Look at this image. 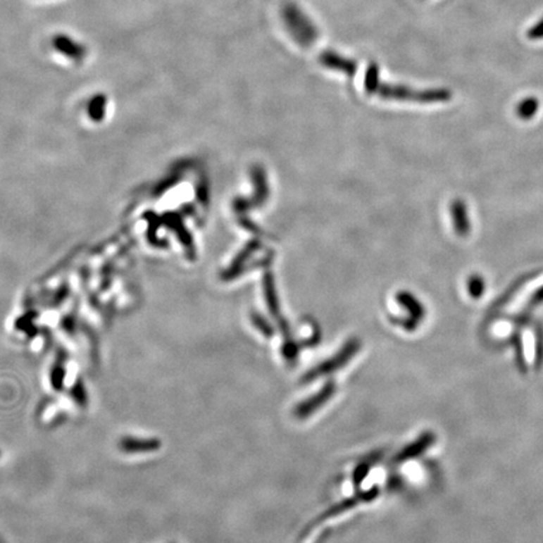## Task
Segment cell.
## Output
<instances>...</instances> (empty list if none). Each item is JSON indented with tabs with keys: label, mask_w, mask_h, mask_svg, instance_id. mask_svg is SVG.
<instances>
[{
	"label": "cell",
	"mask_w": 543,
	"mask_h": 543,
	"mask_svg": "<svg viewBox=\"0 0 543 543\" xmlns=\"http://www.w3.org/2000/svg\"><path fill=\"white\" fill-rule=\"evenodd\" d=\"M360 347H361V344H360L358 339H350L344 346V349H341L335 356L328 358L326 361L322 362L320 365H317L316 368L310 370L302 377V381H304V384H308V382L313 381V380L318 379L321 376H326L328 374H332V373L337 371L339 368H344L346 363L356 355L357 351L360 350Z\"/></svg>",
	"instance_id": "obj_1"
},
{
	"label": "cell",
	"mask_w": 543,
	"mask_h": 543,
	"mask_svg": "<svg viewBox=\"0 0 543 543\" xmlns=\"http://www.w3.org/2000/svg\"><path fill=\"white\" fill-rule=\"evenodd\" d=\"M335 392H336L335 382L328 381L327 384L323 386L321 390L315 394L313 397H308L302 403L298 404L297 406L294 408V416L298 419H306L311 415L315 414L317 410L321 409L322 406L335 395Z\"/></svg>",
	"instance_id": "obj_2"
},
{
	"label": "cell",
	"mask_w": 543,
	"mask_h": 543,
	"mask_svg": "<svg viewBox=\"0 0 543 543\" xmlns=\"http://www.w3.org/2000/svg\"><path fill=\"white\" fill-rule=\"evenodd\" d=\"M377 496H379V488H377V487H374V488H371V489H368V491L358 493V494L352 497V498H347L345 501L335 504L331 508L327 509L325 513L321 514V516L315 520V525L310 527V530L315 528L316 526H318L323 520H328V518H332V517H336V516H339V514L344 513L345 511H349V509L356 507L357 504H360L361 502H371V501H374L375 498Z\"/></svg>",
	"instance_id": "obj_3"
},
{
	"label": "cell",
	"mask_w": 543,
	"mask_h": 543,
	"mask_svg": "<svg viewBox=\"0 0 543 543\" xmlns=\"http://www.w3.org/2000/svg\"><path fill=\"white\" fill-rule=\"evenodd\" d=\"M435 442V435L432 432H424L421 434L419 438L415 440L414 443L406 445L395 458L397 463H403V461H410V459H415L418 456H421L425 450L429 449Z\"/></svg>",
	"instance_id": "obj_4"
},
{
	"label": "cell",
	"mask_w": 543,
	"mask_h": 543,
	"mask_svg": "<svg viewBox=\"0 0 543 543\" xmlns=\"http://www.w3.org/2000/svg\"><path fill=\"white\" fill-rule=\"evenodd\" d=\"M399 304H403L406 310L409 311L410 318L405 320L401 326L406 330H415L419 325V321L424 317V307L421 306L415 297L406 292H401L397 296Z\"/></svg>",
	"instance_id": "obj_5"
},
{
	"label": "cell",
	"mask_w": 543,
	"mask_h": 543,
	"mask_svg": "<svg viewBox=\"0 0 543 543\" xmlns=\"http://www.w3.org/2000/svg\"><path fill=\"white\" fill-rule=\"evenodd\" d=\"M451 216L454 219V228L459 235H467L469 233V219H468L467 208L461 200H456L451 205Z\"/></svg>",
	"instance_id": "obj_6"
},
{
	"label": "cell",
	"mask_w": 543,
	"mask_h": 543,
	"mask_svg": "<svg viewBox=\"0 0 543 543\" xmlns=\"http://www.w3.org/2000/svg\"><path fill=\"white\" fill-rule=\"evenodd\" d=\"M54 47L58 49L59 52L65 53L70 57L73 58H80L82 57L83 53H85V48L81 44H77L75 42L63 37V35H58L56 39H54Z\"/></svg>",
	"instance_id": "obj_7"
},
{
	"label": "cell",
	"mask_w": 543,
	"mask_h": 543,
	"mask_svg": "<svg viewBox=\"0 0 543 543\" xmlns=\"http://www.w3.org/2000/svg\"><path fill=\"white\" fill-rule=\"evenodd\" d=\"M264 291H266V298H267V304H268L270 313L275 316V317H278V315H280V304H278V301H277L275 286H273V278L270 277V275H266V278H264Z\"/></svg>",
	"instance_id": "obj_8"
},
{
	"label": "cell",
	"mask_w": 543,
	"mask_h": 543,
	"mask_svg": "<svg viewBox=\"0 0 543 543\" xmlns=\"http://www.w3.org/2000/svg\"><path fill=\"white\" fill-rule=\"evenodd\" d=\"M538 107H539V102L536 97H527L522 99L517 106V113L522 120H530L537 113Z\"/></svg>",
	"instance_id": "obj_9"
},
{
	"label": "cell",
	"mask_w": 543,
	"mask_h": 543,
	"mask_svg": "<svg viewBox=\"0 0 543 543\" xmlns=\"http://www.w3.org/2000/svg\"><path fill=\"white\" fill-rule=\"evenodd\" d=\"M468 291L472 297H480L485 293V280L478 275H474L468 282Z\"/></svg>",
	"instance_id": "obj_10"
},
{
	"label": "cell",
	"mask_w": 543,
	"mask_h": 543,
	"mask_svg": "<svg viewBox=\"0 0 543 543\" xmlns=\"http://www.w3.org/2000/svg\"><path fill=\"white\" fill-rule=\"evenodd\" d=\"M251 321L254 323V326L261 331V333H263L266 337H272L275 335L273 328L269 325L268 322L264 320L262 316H259L258 313H251Z\"/></svg>",
	"instance_id": "obj_11"
},
{
	"label": "cell",
	"mask_w": 543,
	"mask_h": 543,
	"mask_svg": "<svg viewBox=\"0 0 543 543\" xmlns=\"http://www.w3.org/2000/svg\"><path fill=\"white\" fill-rule=\"evenodd\" d=\"M527 38L531 41H541L543 39V18L533 24L530 30H527Z\"/></svg>",
	"instance_id": "obj_12"
},
{
	"label": "cell",
	"mask_w": 543,
	"mask_h": 543,
	"mask_svg": "<svg viewBox=\"0 0 543 543\" xmlns=\"http://www.w3.org/2000/svg\"><path fill=\"white\" fill-rule=\"evenodd\" d=\"M368 469H370L368 464H360L355 469V472H354V485H356V487L361 485L362 480L368 477Z\"/></svg>",
	"instance_id": "obj_13"
},
{
	"label": "cell",
	"mask_w": 543,
	"mask_h": 543,
	"mask_svg": "<svg viewBox=\"0 0 543 543\" xmlns=\"http://www.w3.org/2000/svg\"><path fill=\"white\" fill-rule=\"evenodd\" d=\"M541 302H543V287L535 294V297L532 299V304H541Z\"/></svg>",
	"instance_id": "obj_14"
}]
</instances>
